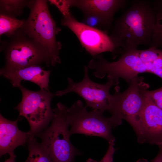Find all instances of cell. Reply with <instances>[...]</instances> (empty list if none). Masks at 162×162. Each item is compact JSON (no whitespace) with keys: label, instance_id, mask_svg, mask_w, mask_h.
<instances>
[{"label":"cell","instance_id":"44dd1931","mask_svg":"<svg viewBox=\"0 0 162 162\" xmlns=\"http://www.w3.org/2000/svg\"><path fill=\"white\" fill-rule=\"evenodd\" d=\"M50 4L55 5L62 14L63 16L68 14L70 12L69 0H50Z\"/></svg>","mask_w":162,"mask_h":162},{"label":"cell","instance_id":"3957f363","mask_svg":"<svg viewBox=\"0 0 162 162\" xmlns=\"http://www.w3.org/2000/svg\"><path fill=\"white\" fill-rule=\"evenodd\" d=\"M66 107L60 103H58L53 109L54 116L50 124L37 135L41 139L53 162H74L75 156L81 154L70 140Z\"/></svg>","mask_w":162,"mask_h":162},{"label":"cell","instance_id":"52a82bcc","mask_svg":"<svg viewBox=\"0 0 162 162\" xmlns=\"http://www.w3.org/2000/svg\"><path fill=\"white\" fill-rule=\"evenodd\" d=\"M137 49L123 52L117 61L109 62L100 54L93 56L87 66L93 69V75L96 77L102 79L106 75L107 77L118 81L122 78L128 82L138 74L149 72L146 64L143 62L139 57Z\"/></svg>","mask_w":162,"mask_h":162},{"label":"cell","instance_id":"ba28073f","mask_svg":"<svg viewBox=\"0 0 162 162\" xmlns=\"http://www.w3.org/2000/svg\"><path fill=\"white\" fill-rule=\"evenodd\" d=\"M84 76L81 81L76 82L71 78H68V86L64 90L56 92L54 93L55 95L61 96L70 92H74L84 99L87 107L93 110L109 112L112 99V95L110 94V90L113 86L117 85L118 81L108 77L106 83H98L90 78L87 66L84 67Z\"/></svg>","mask_w":162,"mask_h":162},{"label":"cell","instance_id":"4fadbf2b","mask_svg":"<svg viewBox=\"0 0 162 162\" xmlns=\"http://www.w3.org/2000/svg\"><path fill=\"white\" fill-rule=\"evenodd\" d=\"M51 71L44 70L40 65L1 69L0 74L9 80L13 86L18 87L22 80L31 82L36 84L40 89L49 90V77Z\"/></svg>","mask_w":162,"mask_h":162},{"label":"cell","instance_id":"5b68a950","mask_svg":"<svg viewBox=\"0 0 162 162\" xmlns=\"http://www.w3.org/2000/svg\"><path fill=\"white\" fill-rule=\"evenodd\" d=\"M19 88L22 98L15 109L20 116L27 120L30 126L29 131L34 137L49 126L53 118L51 102L55 94L44 89L32 91L21 85Z\"/></svg>","mask_w":162,"mask_h":162},{"label":"cell","instance_id":"e0dca14e","mask_svg":"<svg viewBox=\"0 0 162 162\" xmlns=\"http://www.w3.org/2000/svg\"><path fill=\"white\" fill-rule=\"evenodd\" d=\"M25 21L20 20L14 16L0 14V35L6 34L8 36H13L18 30L22 29Z\"/></svg>","mask_w":162,"mask_h":162},{"label":"cell","instance_id":"d6986e66","mask_svg":"<svg viewBox=\"0 0 162 162\" xmlns=\"http://www.w3.org/2000/svg\"><path fill=\"white\" fill-rule=\"evenodd\" d=\"M137 54L144 63L152 62L162 56V50L153 47H149L145 50L137 49Z\"/></svg>","mask_w":162,"mask_h":162},{"label":"cell","instance_id":"30bf717a","mask_svg":"<svg viewBox=\"0 0 162 162\" xmlns=\"http://www.w3.org/2000/svg\"><path fill=\"white\" fill-rule=\"evenodd\" d=\"M133 129L139 142L162 146V110L146 94L144 106Z\"/></svg>","mask_w":162,"mask_h":162},{"label":"cell","instance_id":"9c48e42d","mask_svg":"<svg viewBox=\"0 0 162 162\" xmlns=\"http://www.w3.org/2000/svg\"><path fill=\"white\" fill-rule=\"evenodd\" d=\"M61 24L75 35L82 47L92 57L105 52L116 53L117 48L106 31L78 21L71 12L63 16Z\"/></svg>","mask_w":162,"mask_h":162},{"label":"cell","instance_id":"2e32d148","mask_svg":"<svg viewBox=\"0 0 162 162\" xmlns=\"http://www.w3.org/2000/svg\"><path fill=\"white\" fill-rule=\"evenodd\" d=\"M28 144V155L24 162H53L44 146L34 137L30 139Z\"/></svg>","mask_w":162,"mask_h":162},{"label":"cell","instance_id":"d4e9b609","mask_svg":"<svg viewBox=\"0 0 162 162\" xmlns=\"http://www.w3.org/2000/svg\"><path fill=\"white\" fill-rule=\"evenodd\" d=\"M16 157V156L15 154L10 155L9 158L6 159L4 162H15Z\"/></svg>","mask_w":162,"mask_h":162},{"label":"cell","instance_id":"ffe728a7","mask_svg":"<svg viewBox=\"0 0 162 162\" xmlns=\"http://www.w3.org/2000/svg\"><path fill=\"white\" fill-rule=\"evenodd\" d=\"M145 94L157 106L162 110V87L152 91L147 90Z\"/></svg>","mask_w":162,"mask_h":162},{"label":"cell","instance_id":"cb8c5ba5","mask_svg":"<svg viewBox=\"0 0 162 162\" xmlns=\"http://www.w3.org/2000/svg\"><path fill=\"white\" fill-rule=\"evenodd\" d=\"M159 150L156 157L150 162H162V146H158ZM136 162H148L146 159H140Z\"/></svg>","mask_w":162,"mask_h":162},{"label":"cell","instance_id":"7a4b0ae2","mask_svg":"<svg viewBox=\"0 0 162 162\" xmlns=\"http://www.w3.org/2000/svg\"><path fill=\"white\" fill-rule=\"evenodd\" d=\"M30 13L22 29L26 36L47 56L51 64L60 62L61 43L56 38L60 31L49 10L47 1H30L28 4Z\"/></svg>","mask_w":162,"mask_h":162},{"label":"cell","instance_id":"5bb4252c","mask_svg":"<svg viewBox=\"0 0 162 162\" xmlns=\"http://www.w3.org/2000/svg\"><path fill=\"white\" fill-rule=\"evenodd\" d=\"M17 119L12 121L0 115V156L14 154L17 147L28 143L33 136L30 132L21 131L17 126Z\"/></svg>","mask_w":162,"mask_h":162},{"label":"cell","instance_id":"8992f818","mask_svg":"<svg viewBox=\"0 0 162 162\" xmlns=\"http://www.w3.org/2000/svg\"><path fill=\"white\" fill-rule=\"evenodd\" d=\"M143 80L137 76L130 81L125 91L120 93L116 89L112 95L109 112L120 125L124 119L133 128L135 126L144 106L145 92L149 86Z\"/></svg>","mask_w":162,"mask_h":162},{"label":"cell","instance_id":"8fae6325","mask_svg":"<svg viewBox=\"0 0 162 162\" xmlns=\"http://www.w3.org/2000/svg\"><path fill=\"white\" fill-rule=\"evenodd\" d=\"M8 46L4 68H16L45 63L51 64L46 54L28 38L17 37Z\"/></svg>","mask_w":162,"mask_h":162},{"label":"cell","instance_id":"603a6c76","mask_svg":"<svg viewBox=\"0 0 162 162\" xmlns=\"http://www.w3.org/2000/svg\"><path fill=\"white\" fill-rule=\"evenodd\" d=\"M151 63L153 67L152 73L162 79V56Z\"/></svg>","mask_w":162,"mask_h":162},{"label":"cell","instance_id":"ac0fdd59","mask_svg":"<svg viewBox=\"0 0 162 162\" xmlns=\"http://www.w3.org/2000/svg\"><path fill=\"white\" fill-rule=\"evenodd\" d=\"M1 14L13 16L21 13L25 5L28 3L25 0H0Z\"/></svg>","mask_w":162,"mask_h":162},{"label":"cell","instance_id":"6da1fadb","mask_svg":"<svg viewBox=\"0 0 162 162\" xmlns=\"http://www.w3.org/2000/svg\"><path fill=\"white\" fill-rule=\"evenodd\" d=\"M116 20L110 36L116 48L124 52L140 45H151L155 22L152 1L134 0Z\"/></svg>","mask_w":162,"mask_h":162},{"label":"cell","instance_id":"7402d4cb","mask_svg":"<svg viewBox=\"0 0 162 162\" xmlns=\"http://www.w3.org/2000/svg\"><path fill=\"white\" fill-rule=\"evenodd\" d=\"M109 145L107 151L102 159L100 161L89 158L86 162H113V156L116 150L114 148V142L109 143Z\"/></svg>","mask_w":162,"mask_h":162},{"label":"cell","instance_id":"7c38bea8","mask_svg":"<svg viewBox=\"0 0 162 162\" xmlns=\"http://www.w3.org/2000/svg\"><path fill=\"white\" fill-rule=\"evenodd\" d=\"M130 2L127 0H69L70 7L79 8L84 15H92L101 18L108 29L111 28L113 16Z\"/></svg>","mask_w":162,"mask_h":162},{"label":"cell","instance_id":"277c9868","mask_svg":"<svg viewBox=\"0 0 162 162\" xmlns=\"http://www.w3.org/2000/svg\"><path fill=\"white\" fill-rule=\"evenodd\" d=\"M87 106H83L82 101L78 100L71 106H67L66 116L70 126V136L80 134L103 138L109 143L114 142L115 138L112 130L119 124L112 116L106 117L104 112L97 110L88 111Z\"/></svg>","mask_w":162,"mask_h":162},{"label":"cell","instance_id":"9a60e30c","mask_svg":"<svg viewBox=\"0 0 162 162\" xmlns=\"http://www.w3.org/2000/svg\"><path fill=\"white\" fill-rule=\"evenodd\" d=\"M155 22L152 42L149 47L162 48V0L152 1Z\"/></svg>","mask_w":162,"mask_h":162}]
</instances>
